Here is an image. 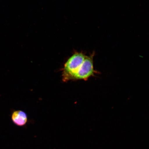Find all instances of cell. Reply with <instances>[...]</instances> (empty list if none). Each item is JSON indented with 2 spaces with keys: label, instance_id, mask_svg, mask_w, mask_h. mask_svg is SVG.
<instances>
[{
  "label": "cell",
  "instance_id": "1",
  "mask_svg": "<svg viewBox=\"0 0 149 149\" xmlns=\"http://www.w3.org/2000/svg\"><path fill=\"white\" fill-rule=\"evenodd\" d=\"M86 56L83 53H74L65 63L63 69V81L67 82L72 80L74 74L84 61Z\"/></svg>",
  "mask_w": 149,
  "mask_h": 149
},
{
  "label": "cell",
  "instance_id": "3",
  "mask_svg": "<svg viewBox=\"0 0 149 149\" xmlns=\"http://www.w3.org/2000/svg\"><path fill=\"white\" fill-rule=\"evenodd\" d=\"M11 120L16 125L22 127L27 124V116L25 112L21 110H16L13 111L11 114Z\"/></svg>",
  "mask_w": 149,
  "mask_h": 149
},
{
  "label": "cell",
  "instance_id": "2",
  "mask_svg": "<svg viewBox=\"0 0 149 149\" xmlns=\"http://www.w3.org/2000/svg\"><path fill=\"white\" fill-rule=\"evenodd\" d=\"M95 52L89 56H86L83 64L74 74L72 80H83L87 81L89 78L94 77L100 72L95 70L94 67V57Z\"/></svg>",
  "mask_w": 149,
  "mask_h": 149
}]
</instances>
